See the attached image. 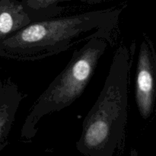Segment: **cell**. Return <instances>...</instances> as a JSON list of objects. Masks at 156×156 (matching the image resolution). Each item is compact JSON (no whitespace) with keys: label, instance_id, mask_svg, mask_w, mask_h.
<instances>
[{"label":"cell","instance_id":"cell-2","mask_svg":"<svg viewBox=\"0 0 156 156\" xmlns=\"http://www.w3.org/2000/svg\"><path fill=\"white\" fill-rule=\"evenodd\" d=\"M127 48L114 53L104 86L82 123L77 143L88 156H112L124 134L127 120L128 80L130 69Z\"/></svg>","mask_w":156,"mask_h":156},{"label":"cell","instance_id":"cell-3","mask_svg":"<svg viewBox=\"0 0 156 156\" xmlns=\"http://www.w3.org/2000/svg\"><path fill=\"white\" fill-rule=\"evenodd\" d=\"M109 44L105 38L93 37L73 52L65 68L31 107L21 128L22 136L33 137L43 117L65 109L82 95Z\"/></svg>","mask_w":156,"mask_h":156},{"label":"cell","instance_id":"cell-8","mask_svg":"<svg viewBox=\"0 0 156 156\" xmlns=\"http://www.w3.org/2000/svg\"><path fill=\"white\" fill-rule=\"evenodd\" d=\"M3 91H4V87H3L1 81H0V97H1Z\"/></svg>","mask_w":156,"mask_h":156},{"label":"cell","instance_id":"cell-1","mask_svg":"<svg viewBox=\"0 0 156 156\" xmlns=\"http://www.w3.org/2000/svg\"><path fill=\"white\" fill-rule=\"evenodd\" d=\"M121 12L110 9L32 21L0 41V56L33 62L66 51L93 37H104L111 43Z\"/></svg>","mask_w":156,"mask_h":156},{"label":"cell","instance_id":"cell-7","mask_svg":"<svg viewBox=\"0 0 156 156\" xmlns=\"http://www.w3.org/2000/svg\"><path fill=\"white\" fill-rule=\"evenodd\" d=\"M72 0H21L24 10L34 21L55 18L60 15L63 7L59 3ZM88 4H98L104 0H79Z\"/></svg>","mask_w":156,"mask_h":156},{"label":"cell","instance_id":"cell-5","mask_svg":"<svg viewBox=\"0 0 156 156\" xmlns=\"http://www.w3.org/2000/svg\"><path fill=\"white\" fill-rule=\"evenodd\" d=\"M32 21L21 1L0 0V41L12 36Z\"/></svg>","mask_w":156,"mask_h":156},{"label":"cell","instance_id":"cell-6","mask_svg":"<svg viewBox=\"0 0 156 156\" xmlns=\"http://www.w3.org/2000/svg\"><path fill=\"white\" fill-rule=\"evenodd\" d=\"M23 98L24 95L15 83L9 82L4 87L0 97V150L5 146L6 140Z\"/></svg>","mask_w":156,"mask_h":156},{"label":"cell","instance_id":"cell-4","mask_svg":"<svg viewBox=\"0 0 156 156\" xmlns=\"http://www.w3.org/2000/svg\"><path fill=\"white\" fill-rule=\"evenodd\" d=\"M155 84L153 55L149 42L143 41L139 52L135 85L136 105L143 119L149 118L152 114Z\"/></svg>","mask_w":156,"mask_h":156}]
</instances>
